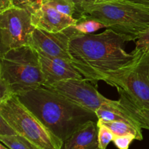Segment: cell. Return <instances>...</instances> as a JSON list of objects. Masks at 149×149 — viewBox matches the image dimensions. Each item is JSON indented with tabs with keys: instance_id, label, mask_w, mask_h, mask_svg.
Instances as JSON below:
<instances>
[{
	"instance_id": "6da1fadb",
	"label": "cell",
	"mask_w": 149,
	"mask_h": 149,
	"mask_svg": "<svg viewBox=\"0 0 149 149\" xmlns=\"http://www.w3.org/2000/svg\"><path fill=\"white\" fill-rule=\"evenodd\" d=\"M133 41L130 36L112 29L94 33H77L70 40L72 64L85 79L97 85L108 74L130 64L138 55V49L128 53L125 43Z\"/></svg>"
},
{
	"instance_id": "7a4b0ae2",
	"label": "cell",
	"mask_w": 149,
	"mask_h": 149,
	"mask_svg": "<svg viewBox=\"0 0 149 149\" xmlns=\"http://www.w3.org/2000/svg\"><path fill=\"white\" fill-rule=\"evenodd\" d=\"M17 97L62 142L88 121L98 120L95 112L47 87H38Z\"/></svg>"
},
{
	"instance_id": "3957f363",
	"label": "cell",
	"mask_w": 149,
	"mask_h": 149,
	"mask_svg": "<svg viewBox=\"0 0 149 149\" xmlns=\"http://www.w3.org/2000/svg\"><path fill=\"white\" fill-rule=\"evenodd\" d=\"M79 17L95 19L106 29L133 41L149 29V7L130 0H104L89 4L77 15Z\"/></svg>"
},
{
	"instance_id": "277c9868",
	"label": "cell",
	"mask_w": 149,
	"mask_h": 149,
	"mask_svg": "<svg viewBox=\"0 0 149 149\" xmlns=\"http://www.w3.org/2000/svg\"><path fill=\"white\" fill-rule=\"evenodd\" d=\"M0 81L18 96L44 86L37 51L32 46L10 49L0 55Z\"/></svg>"
},
{
	"instance_id": "5b68a950",
	"label": "cell",
	"mask_w": 149,
	"mask_h": 149,
	"mask_svg": "<svg viewBox=\"0 0 149 149\" xmlns=\"http://www.w3.org/2000/svg\"><path fill=\"white\" fill-rule=\"evenodd\" d=\"M0 117L17 135L39 149H62L63 142L22 103L16 95L0 102Z\"/></svg>"
},
{
	"instance_id": "8992f818",
	"label": "cell",
	"mask_w": 149,
	"mask_h": 149,
	"mask_svg": "<svg viewBox=\"0 0 149 149\" xmlns=\"http://www.w3.org/2000/svg\"><path fill=\"white\" fill-rule=\"evenodd\" d=\"M138 50L130 64L109 73L103 81L127 96L138 106L149 109V53Z\"/></svg>"
},
{
	"instance_id": "52a82bcc",
	"label": "cell",
	"mask_w": 149,
	"mask_h": 149,
	"mask_svg": "<svg viewBox=\"0 0 149 149\" xmlns=\"http://www.w3.org/2000/svg\"><path fill=\"white\" fill-rule=\"evenodd\" d=\"M35 27L31 12L13 7L0 13V55L10 49L31 46Z\"/></svg>"
},
{
	"instance_id": "ba28073f",
	"label": "cell",
	"mask_w": 149,
	"mask_h": 149,
	"mask_svg": "<svg viewBox=\"0 0 149 149\" xmlns=\"http://www.w3.org/2000/svg\"><path fill=\"white\" fill-rule=\"evenodd\" d=\"M85 79H69L58 81L47 88L52 89L79 106L95 112L108 99Z\"/></svg>"
},
{
	"instance_id": "9c48e42d",
	"label": "cell",
	"mask_w": 149,
	"mask_h": 149,
	"mask_svg": "<svg viewBox=\"0 0 149 149\" xmlns=\"http://www.w3.org/2000/svg\"><path fill=\"white\" fill-rule=\"evenodd\" d=\"M79 33L74 26L56 33L35 29L32 33L31 46L46 55L61 58L72 63V58L69 52L70 40Z\"/></svg>"
},
{
	"instance_id": "30bf717a",
	"label": "cell",
	"mask_w": 149,
	"mask_h": 149,
	"mask_svg": "<svg viewBox=\"0 0 149 149\" xmlns=\"http://www.w3.org/2000/svg\"><path fill=\"white\" fill-rule=\"evenodd\" d=\"M31 22L35 29L56 33L62 31L70 26H75L77 18L63 14L55 9L40 3L31 11Z\"/></svg>"
},
{
	"instance_id": "8fae6325",
	"label": "cell",
	"mask_w": 149,
	"mask_h": 149,
	"mask_svg": "<svg viewBox=\"0 0 149 149\" xmlns=\"http://www.w3.org/2000/svg\"><path fill=\"white\" fill-rule=\"evenodd\" d=\"M37 52L44 77L43 87H49L55 83L62 80L84 79L81 73L69 61L49 56L39 51H37Z\"/></svg>"
},
{
	"instance_id": "7c38bea8",
	"label": "cell",
	"mask_w": 149,
	"mask_h": 149,
	"mask_svg": "<svg viewBox=\"0 0 149 149\" xmlns=\"http://www.w3.org/2000/svg\"><path fill=\"white\" fill-rule=\"evenodd\" d=\"M62 149H100L97 122L90 120L80 126L63 142Z\"/></svg>"
},
{
	"instance_id": "4fadbf2b",
	"label": "cell",
	"mask_w": 149,
	"mask_h": 149,
	"mask_svg": "<svg viewBox=\"0 0 149 149\" xmlns=\"http://www.w3.org/2000/svg\"><path fill=\"white\" fill-rule=\"evenodd\" d=\"M95 113L98 119L123 122L132 125L139 131H142V128L130 116V114L122 107L119 100H113L108 99L106 103L96 111Z\"/></svg>"
},
{
	"instance_id": "5bb4252c",
	"label": "cell",
	"mask_w": 149,
	"mask_h": 149,
	"mask_svg": "<svg viewBox=\"0 0 149 149\" xmlns=\"http://www.w3.org/2000/svg\"><path fill=\"white\" fill-rule=\"evenodd\" d=\"M119 94L120 95L119 101L122 107L138 122L142 129L149 130V109L138 106L123 93H119Z\"/></svg>"
},
{
	"instance_id": "9a60e30c",
	"label": "cell",
	"mask_w": 149,
	"mask_h": 149,
	"mask_svg": "<svg viewBox=\"0 0 149 149\" xmlns=\"http://www.w3.org/2000/svg\"><path fill=\"white\" fill-rule=\"evenodd\" d=\"M97 121L101 122L103 125L110 129L115 136H122V135L132 134L135 135L136 140L138 141L143 140L142 131H139L129 124L119 121H106L103 119H98Z\"/></svg>"
},
{
	"instance_id": "2e32d148",
	"label": "cell",
	"mask_w": 149,
	"mask_h": 149,
	"mask_svg": "<svg viewBox=\"0 0 149 149\" xmlns=\"http://www.w3.org/2000/svg\"><path fill=\"white\" fill-rule=\"evenodd\" d=\"M0 141L10 149H39L29 140L20 135H0Z\"/></svg>"
},
{
	"instance_id": "e0dca14e",
	"label": "cell",
	"mask_w": 149,
	"mask_h": 149,
	"mask_svg": "<svg viewBox=\"0 0 149 149\" xmlns=\"http://www.w3.org/2000/svg\"><path fill=\"white\" fill-rule=\"evenodd\" d=\"M77 24L74 26V28L83 34L87 33H93L96 31L105 27L104 25L101 22L93 18H87V17H79L77 18Z\"/></svg>"
},
{
	"instance_id": "ac0fdd59",
	"label": "cell",
	"mask_w": 149,
	"mask_h": 149,
	"mask_svg": "<svg viewBox=\"0 0 149 149\" xmlns=\"http://www.w3.org/2000/svg\"><path fill=\"white\" fill-rule=\"evenodd\" d=\"M42 2L69 16L74 17L77 13L75 5L71 0H42Z\"/></svg>"
},
{
	"instance_id": "d6986e66",
	"label": "cell",
	"mask_w": 149,
	"mask_h": 149,
	"mask_svg": "<svg viewBox=\"0 0 149 149\" xmlns=\"http://www.w3.org/2000/svg\"><path fill=\"white\" fill-rule=\"evenodd\" d=\"M97 140H98L99 147L100 149H106L108 145L111 141H113L115 135L111 131L110 129L105 126L104 125L100 122H97Z\"/></svg>"
},
{
	"instance_id": "ffe728a7",
	"label": "cell",
	"mask_w": 149,
	"mask_h": 149,
	"mask_svg": "<svg viewBox=\"0 0 149 149\" xmlns=\"http://www.w3.org/2000/svg\"><path fill=\"white\" fill-rule=\"evenodd\" d=\"M134 140H136L135 135L129 134L122 136H115L113 142L119 149H129L130 145Z\"/></svg>"
},
{
	"instance_id": "44dd1931",
	"label": "cell",
	"mask_w": 149,
	"mask_h": 149,
	"mask_svg": "<svg viewBox=\"0 0 149 149\" xmlns=\"http://www.w3.org/2000/svg\"><path fill=\"white\" fill-rule=\"evenodd\" d=\"M135 49H141L149 53V29L141 33L137 39Z\"/></svg>"
},
{
	"instance_id": "7402d4cb",
	"label": "cell",
	"mask_w": 149,
	"mask_h": 149,
	"mask_svg": "<svg viewBox=\"0 0 149 149\" xmlns=\"http://www.w3.org/2000/svg\"><path fill=\"white\" fill-rule=\"evenodd\" d=\"M10 1L14 7L26 9L31 12L40 3L41 0H10Z\"/></svg>"
},
{
	"instance_id": "603a6c76",
	"label": "cell",
	"mask_w": 149,
	"mask_h": 149,
	"mask_svg": "<svg viewBox=\"0 0 149 149\" xmlns=\"http://www.w3.org/2000/svg\"><path fill=\"white\" fill-rule=\"evenodd\" d=\"M73 3L75 5L76 9H77V13H76V15H78L79 14L80 12L81 11L83 8L86 6L89 5V4H95L96 2H98V1H104V0H71Z\"/></svg>"
},
{
	"instance_id": "cb8c5ba5",
	"label": "cell",
	"mask_w": 149,
	"mask_h": 149,
	"mask_svg": "<svg viewBox=\"0 0 149 149\" xmlns=\"http://www.w3.org/2000/svg\"><path fill=\"white\" fill-rule=\"evenodd\" d=\"M16 132L2 118L0 117V135H16Z\"/></svg>"
},
{
	"instance_id": "d4e9b609",
	"label": "cell",
	"mask_w": 149,
	"mask_h": 149,
	"mask_svg": "<svg viewBox=\"0 0 149 149\" xmlns=\"http://www.w3.org/2000/svg\"><path fill=\"white\" fill-rule=\"evenodd\" d=\"M130 1L136 2L138 4H142V5L146 6V7H149V0H130Z\"/></svg>"
},
{
	"instance_id": "484cf974",
	"label": "cell",
	"mask_w": 149,
	"mask_h": 149,
	"mask_svg": "<svg viewBox=\"0 0 149 149\" xmlns=\"http://www.w3.org/2000/svg\"><path fill=\"white\" fill-rule=\"evenodd\" d=\"M0 149H10V148H9L8 147L4 146L3 143H1V145H0Z\"/></svg>"
}]
</instances>
